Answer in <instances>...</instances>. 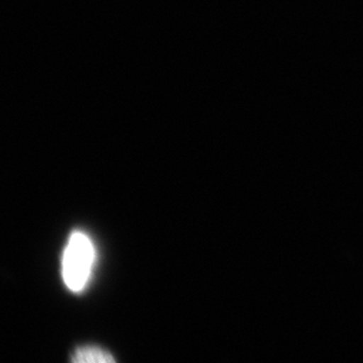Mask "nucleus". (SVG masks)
Returning <instances> with one entry per match:
<instances>
[{"label":"nucleus","mask_w":363,"mask_h":363,"mask_svg":"<svg viewBox=\"0 0 363 363\" xmlns=\"http://www.w3.org/2000/svg\"><path fill=\"white\" fill-rule=\"evenodd\" d=\"M72 361L77 363H108L116 360L110 353L99 347H82L76 350Z\"/></svg>","instance_id":"2"},{"label":"nucleus","mask_w":363,"mask_h":363,"mask_svg":"<svg viewBox=\"0 0 363 363\" xmlns=\"http://www.w3.org/2000/svg\"><path fill=\"white\" fill-rule=\"evenodd\" d=\"M94 261V248L89 237L76 232L69 238L62 260V275L67 287L82 291L89 281Z\"/></svg>","instance_id":"1"}]
</instances>
